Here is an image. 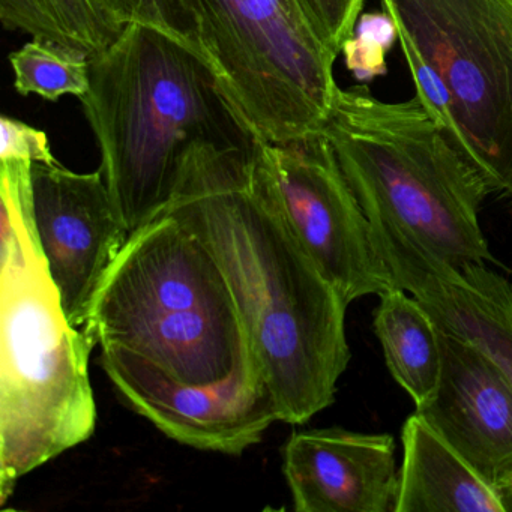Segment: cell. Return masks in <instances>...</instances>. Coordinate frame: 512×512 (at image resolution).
<instances>
[{"instance_id":"6da1fadb","label":"cell","mask_w":512,"mask_h":512,"mask_svg":"<svg viewBox=\"0 0 512 512\" xmlns=\"http://www.w3.org/2000/svg\"><path fill=\"white\" fill-rule=\"evenodd\" d=\"M254 149H191L163 212L190 229L220 266L280 421L302 425L334 403L352 358L349 304L290 229L257 172Z\"/></svg>"},{"instance_id":"7a4b0ae2","label":"cell","mask_w":512,"mask_h":512,"mask_svg":"<svg viewBox=\"0 0 512 512\" xmlns=\"http://www.w3.org/2000/svg\"><path fill=\"white\" fill-rule=\"evenodd\" d=\"M89 71L91 88L79 100L130 235L166 208L191 149H253L259 140L214 68L154 29L125 26L109 49L89 59Z\"/></svg>"},{"instance_id":"3957f363","label":"cell","mask_w":512,"mask_h":512,"mask_svg":"<svg viewBox=\"0 0 512 512\" xmlns=\"http://www.w3.org/2000/svg\"><path fill=\"white\" fill-rule=\"evenodd\" d=\"M0 502L19 479L91 439L95 347L62 307L38 242L31 181L0 178Z\"/></svg>"},{"instance_id":"277c9868","label":"cell","mask_w":512,"mask_h":512,"mask_svg":"<svg viewBox=\"0 0 512 512\" xmlns=\"http://www.w3.org/2000/svg\"><path fill=\"white\" fill-rule=\"evenodd\" d=\"M86 334L119 346L188 385L262 371L220 266L173 215L131 233L98 284Z\"/></svg>"},{"instance_id":"5b68a950","label":"cell","mask_w":512,"mask_h":512,"mask_svg":"<svg viewBox=\"0 0 512 512\" xmlns=\"http://www.w3.org/2000/svg\"><path fill=\"white\" fill-rule=\"evenodd\" d=\"M323 134L367 217L451 265L493 262L479 223L493 190L418 98L386 103L365 86L338 88Z\"/></svg>"},{"instance_id":"8992f818","label":"cell","mask_w":512,"mask_h":512,"mask_svg":"<svg viewBox=\"0 0 512 512\" xmlns=\"http://www.w3.org/2000/svg\"><path fill=\"white\" fill-rule=\"evenodd\" d=\"M224 94L269 143L322 133L340 86L335 56L298 0H200Z\"/></svg>"},{"instance_id":"52a82bcc","label":"cell","mask_w":512,"mask_h":512,"mask_svg":"<svg viewBox=\"0 0 512 512\" xmlns=\"http://www.w3.org/2000/svg\"><path fill=\"white\" fill-rule=\"evenodd\" d=\"M454 98L464 157L512 202V0H382Z\"/></svg>"},{"instance_id":"ba28073f","label":"cell","mask_w":512,"mask_h":512,"mask_svg":"<svg viewBox=\"0 0 512 512\" xmlns=\"http://www.w3.org/2000/svg\"><path fill=\"white\" fill-rule=\"evenodd\" d=\"M254 161L290 229L347 304L397 286L323 131L286 143L259 139Z\"/></svg>"},{"instance_id":"9c48e42d","label":"cell","mask_w":512,"mask_h":512,"mask_svg":"<svg viewBox=\"0 0 512 512\" xmlns=\"http://www.w3.org/2000/svg\"><path fill=\"white\" fill-rule=\"evenodd\" d=\"M101 365L134 412L190 448L242 455L280 421L262 371L217 385H188L119 346L101 347Z\"/></svg>"},{"instance_id":"30bf717a","label":"cell","mask_w":512,"mask_h":512,"mask_svg":"<svg viewBox=\"0 0 512 512\" xmlns=\"http://www.w3.org/2000/svg\"><path fill=\"white\" fill-rule=\"evenodd\" d=\"M32 217L62 307L77 328L92 296L130 238L101 170L76 173L56 163H34Z\"/></svg>"},{"instance_id":"8fae6325","label":"cell","mask_w":512,"mask_h":512,"mask_svg":"<svg viewBox=\"0 0 512 512\" xmlns=\"http://www.w3.org/2000/svg\"><path fill=\"white\" fill-rule=\"evenodd\" d=\"M368 220L394 283L415 296L440 329L481 350L512 385V284L487 263L451 265L389 221Z\"/></svg>"},{"instance_id":"7c38bea8","label":"cell","mask_w":512,"mask_h":512,"mask_svg":"<svg viewBox=\"0 0 512 512\" xmlns=\"http://www.w3.org/2000/svg\"><path fill=\"white\" fill-rule=\"evenodd\" d=\"M442 373L416 412L500 490L512 476V385L481 350L440 329Z\"/></svg>"},{"instance_id":"4fadbf2b","label":"cell","mask_w":512,"mask_h":512,"mask_svg":"<svg viewBox=\"0 0 512 512\" xmlns=\"http://www.w3.org/2000/svg\"><path fill=\"white\" fill-rule=\"evenodd\" d=\"M395 439L346 428L293 431L283 473L298 512H389L398 487Z\"/></svg>"},{"instance_id":"5bb4252c","label":"cell","mask_w":512,"mask_h":512,"mask_svg":"<svg viewBox=\"0 0 512 512\" xmlns=\"http://www.w3.org/2000/svg\"><path fill=\"white\" fill-rule=\"evenodd\" d=\"M401 443L392 512H506L500 490L416 410L403 424Z\"/></svg>"},{"instance_id":"9a60e30c","label":"cell","mask_w":512,"mask_h":512,"mask_svg":"<svg viewBox=\"0 0 512 512\" xmlns=\"http://www.w3.org/2000/svg\"><path fill=\"white\" fill-rule=\"evenodd\" d=\"M373 326L389 373L419 409L433 397L442 373L436 320L415 296L392 286L379 295Z\"/></svg>"},{"instance_id":"2e32d148","label":"cell","mask_w":512,"mask_h":512,"mask_svg":"<svg viewBox=\"0 0 512 512\" xmlns=\"http://www.w3.org/2000/svg\"><path fill=\"white\" fill-rule=\"evenodd\" d=\"M0 20L8 31L86 59L109 49L124 31L103 0H0Z\"/></svg>"},{"instance_id":"e0dca14e","label":"cell","mask_w":512,"mask_h":512,"mask_svg":"<svg viewBox=\"0 0 512 512\" xmlns=\"http://www.w3.org/2000/svg\"><path fill=\"white\" fill-rule=\"evenodd\" d=\"M17 92L58 101L64 95L82 98L91 88L89 59L43 41H31L11 53Z\"/></svg>"},{"instance_id":"ac0fdd59","label":"cell","mask_w":512,"mask_h":512,"mask_svg":"<svg viewBox=\"0 0 512 512\" xmlns=\"http://www.w3.org/2000/svg\"><path fill=\"white\" fill-rule=\"evenodd\" d=\"M122 26H145L167 35L215 68L200 0H103ZM218 76V74H217Z\"/></svg>"},{"instance_id":"d6986e66","label":"cell","mask_w":512,"mask_h":512,"mask_svg":"<svg viewBox=\"0 0 512 512\" xmlns=\"http://www.w3.org/2000/svg\"><path fill=\"white\" fill-rule=\"evenodd\" d=\"M391 17L397 25L398 43H400L401 52H403L404 59H406L410 76H412L413 83H415L416 98L421 101L422 107L430 115V118L440 128H443V131L451 137L454 145L464 155L463 134L458 128L457 118H455L454 98H452L445 79L437 71V68L428 61L427 56L421 52L412 35L404 28L403 23L397 17Z\"/></svg>"},{"instance_id":"ffe728a7","label":"cell","mask_w":512,"mask_h":512,"mask_svg":"<svg viewBox=\"0 0 512 512\" xmlns=\"http://www.w3.org/2000/svg\"><path fill=\"white\" fill-rule=\"evenodd\" d=\"M397 41V25L385 10L362 14L352 37L341 49L347 70L361 83L385 76L386 55Z\"/></svg>"},{"instance_id":"44dd1931","label":"cell","mask_w":512,"mask_h":512,"mask_svg":"<svg viewBox=\"0 0 512 512\" xmlns=\"http://www.w3.org/2000/svg\"><path fill=\"white\" fill-rule=\"evenodd\" d=\"M365 0H298L302 13L323 46L337 58L352 37Z\"/></svg>"},{"instance_id":"7402d4cb","label":"cell","mask_w":512,"mask_h":512,"mask_svg":"<svg viewBox=\"0 0 512 512\" xmlns=\"http://www.w3.org/2000/svg\"><path fill=\"white\" fill-rule=\"evenodd\" d=\"M0 128H2L0 160L20 158L32 163H56L50 149L49 137L44 131L8 116H2Z\"/></svg>"},{"instance_id":"603a6c76","label":"cell","mask_w":512,"mask_h":512,"mask_svg":"<svg viewBox=\"0 0 512 512\" xmlns=\"http://www.w3.org/2000/svg\"><path fill=\"white\" fill-rule=\"evenodd\" d=\"M503 502H505L506 512H512V491H500Z\"/></svg>"},{"instance_id":"cb8c5ba5","label":"cell","mask_w":512,"mask_h":512,"mask_svg":"<svg viewBox=\"0 0 512 512\" xmlns=\"http://www.w3.org/2000/svg\"><path fill=\"white\" fill-rule=\"evenodd\" d=\"M512 491V476L500 487V491Z\"/></svg>"}]
</instances>
